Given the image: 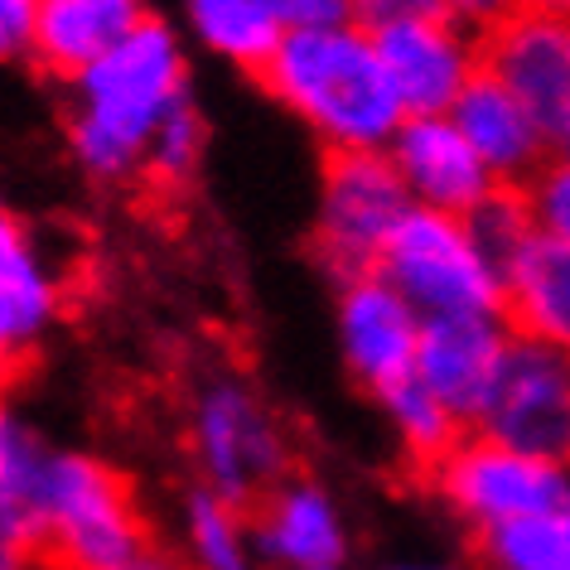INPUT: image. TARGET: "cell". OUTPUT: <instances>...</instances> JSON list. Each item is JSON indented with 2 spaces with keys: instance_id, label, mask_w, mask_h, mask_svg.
Returning <instances> with one entry per match:
<instances>
[{
  "instance_id": "1",
  "label": "cell",
  "mask_w": 570,
  "mask_h": 570,
  "mask_svg": "<svg viewBox=\"0 0 570 570\" xmlns=\"http://www.w3.org/2000/svg\"><path fill=\"white\" fill-rule=\"evenodd\" d=\"M189 49L184 35L165 20L140 30L97 59L88 73L68 82L63 140L73 165L92 184L146 179V155L169 121V111L189 102Z\"/></svg>"
},
{
  "instance_id": "2",
  "label": "cell",
  "mask_w": 570,
  "mask_h": 570,
  "mask_svg": "<svg viewBox=\"0 0 570 570\" xmlns=\"http://www.w3.org/2000/svg\"><path fill=\"white\" fill-rule=\"evenodd\" d=\"M266 97L291 111L324 155L387 150L402 131L406 107L396 97L377 39L363 24L291 30L256 73Z\"/></svg>"
},
{
  "instance_id": "3",
  "label": "cell",
  "mask_w": 570,
  "mask_h": 570,
  "mask_svg": "<svg viewBox=\"0 0 570 570\" xmlns=\"http://www.w3.org/2000/svg\"><path fill=\"white\" fill-rule=\"evenodd\" d=\"M184 445L198 483L242 508H256L295 474V435L285 416L252 377L227 367L194 387Z\"/></svg>"
},
{
  "instance_id": "4",
  "label": "cell",
  "mask_w": 570,
  "mask_h": 570,
  "mask_svg": "<svg viewBox=\"0 0 570 570\" xmlns=\"http://www.w3.org/2000/svg\"><path fill=\"white\" fill-rule=\"evenodd\" d=\"M150 547L131 479L102 454L53 450L35 522L39 570H117Z\"/></svg>"
},
{
  "instance_id": "5",
  "label": "cell",
  "mask_w": 570,
  "mask_h": 570,
  "mask_svg": "<svg viewBox=\"0 0 570 570\" xmlns=\"http://www.w3.org/2000/svg\"><path fill=\"white\" fill-rule=\"evenodd\" d=\"M425 489L469 537L493 527L527 522L541 512L570 508V464L541 460V454L512 450L503 440L469 431L445 460L425 469Z\"/></svg>"
},
{
  "instance_id": "6",
  "label": "cell",
  "mask_w": 570,
  "mask_h": 570,
  "mask_svg": "<svg viewBox=\"0 0 570 570\" xmlns=\"http://www.w3.org/2000/svg\"><path fill=\"white\" fill-rule=\"evenodd\" d=\"M416 208L387 150L324 155L309 252L334 281H353L382 266V252Z\"/></svg>"
},
{
  "instance_id": "7",
  "label": "cell",
  "mask_w": 570,
  "mask_h": 570,
  "mask_svg": "<svg viewBox=\"0 0 570 570\" xmlns=\"http://www.w3.org/2000/svg\"><path fill=\"white\" fill-rule=\"evenodd\" d=\"M377 271L416 305L421 320L503 315V271L454 213L411 208Z\"/></svg>"
},
{
  "instance_id": "8",
  "label": "cell",
  "mask_w": 570,
  "mask_h": 570,
  "mask_svg": "<svg viewBox=\"0 0 570 570\" xmlns=\"http://www.w3.org/2000/svg\"><path fill=\"white\" fill-rule=\"evenodd\" d=\"M474 431L512 450L570 464V353L522 334L512 338Z\"/></svg>"
},
{
  "instance_id": "9",
  "label": "cell",
  "mask_w": 570,
  "mask_h": 570,
  "mask_svg": "<svg viewBox=\"0 0 570 570\" xmlns=\"http://www.w3.org/2000/svg\"><path fill=\"white\" fill-rule=\"evenodd\" d=\"M421 334H425V320L382 271L338 281L334 344H338V358H344L348 377L358 382L373 402L382 392L402 387L406 377H416Z\"/></svg>"
},
{
  "instance_id": "10",
  "label": "cell",
  "mask_w": 570,
  "mask_h": 570,
  "mask_svg": "<svg viewBox=\"0 0 570 570\" xmlns=\"http://www.w3.org/2000/svg\"><path fill=\"white\" fill-rule=\"evenodd\" d=\"M483 63L522 97L551 155H570V20L518 10L483 35Z\"/></svg>"
},
{
  "instance_id": "11",
  "label": "cell",
  "mask_w": 570,
  "mask_h": 570,
  "mask_svg": "<svg viewBox=\"0 0 570 570\" xmlns=\"http://www.w3.org/2000/svg\"><path fill=\"white\" fill-rule=\"evenodd\" d=\"M68 315V276L35 223L0 218V358L10 373L35 363Z\"/></svg>"
},
{
  "instance_id": "12",
  "label": "cell",
  "mask_w": 570,
  "mask_h": 570,
  "mask_svg": "<svg viewBox=\"0 0 570 570\" xmlns=\"http://www.w3.org/2000/svg\"><path fill=\"white\" fill-rule=\"evenodd\" d=\"M406 117H450L483 73V35L450 16H421L373 35Z\"/></svg>"
},
{
  "instance_id": "13",
  "label": "cell",
  "mask_w": 570,
  "mask_h": 570,
  "mask_svg": "<svg viewBox=\"0 0 570 570\" xmlns=\"http://www.w3.org/2000/svg\"><path fill=\"white\" fill-rule=\"evenodd\" d=\"M508 315H464V320H425L416 382H425L469 431L479 425L483 406L493 396V382L512 348Z\"/></svg>"
},
{
  "instance_id": "14",
  "label": "cell",
  "mask_w": 570,
  "mask_h": 570,
  "mask_svg": "<svg viewBox=\"0 0 570 570\" xmlns=\"http://www.w3.org/2000/svg\"><path fill=\"white\" fill-rule=\"evenodd\" d=\"M252 532L266 570H334L348 561L344 503L309 474H291L252 508Z\"/></svg>"
},
{
  "instance_id": "15",
  "label": "cell",
  "mask_w": 570,
  "mask_h": 570,
  "mask_svg": "<svg viewBox=\"0 0 570 570\" xmlns=\"http://www.w3.org/2000/svg\"><path fill=\"white\" fill-rule=\"evenodd\" d=\"M387 155L416 208L469 218L493 189H503L464 140V131L454 126V117H406L402 131L392 136Z\"/></svg>"
},
{
  "instance_id": "16",
  "label": "cell",
  "mask_w": 570,
  "mask_h": 570,
  "mask_svg": "<svg viewBox=\"0 0 570 570\" xmlns=\"http://www.w3.org/2000/svg\"><path fill=\"white\" fill-rule=\"evenodd\" d=\"M150 20L146 0H39L30 63L53 82L82 78Z\"/></svg>"
},
{
  "instance_id": "17",
  "label": "cell",
  "mask_w": 570,
  "mask_h": 570,
  "mask_svg": "<svg viewBox=\"0 0 570 570\" xmlns=\"http://www.w3.org/2000/svg\"><path fill=\"white\" fill-rule=\"evenodd\" d=\"M450 117L503 189H522L541 169V160L551 155L532 121V111L522 107V97L512 92L489 63H483V73L464 88V97L454 102Z\"/></svg>"
},
{
  "instance_id": "18",
  "label": "cell",
  "mask_w": 570,
  "mask_h": 570,
  "mask_svg": "<svg viewBox=\"0 0 570 570\" xmlns=\"http://www.w3.org/2000/svg\"><path fill=\"white\" fill-rule=\"evenodd\" d=\"M503 315L512 334L570 353V247L537 237L503 271Z\"/></svg>"
},
{
  "instance_id": "19",
  "label": "cell",
  "mask_w": 570,
  "mask_h": 570,
  "mask_svg": "<svg viewBox=\"0 0 570 570\" xmlns=\"http://www.w3.org/2000/svg\"><path fill=\"white\" fill-rule=\"evenodd\" d=\"M184 35L208 59L256 78L276 53L285 30L276 10H271V0H184Z\"/></svg>"
},
{
  "instance_id": "20",
  "label": "cell",
  "mask_w": 570,
  "mask_h": 570,
  "mask_svg": "<svg viewBox=\"0 0 570 570\" xmlns=\"http://www.w3.org/2000/svg\"><path fill=\"white\" fill-rule=\"evenodd\" d=\"M179 556L194 570H266L252 532V508L194 483L179 503Z\"/></svg>"
},
{
  "instance_id": "21",
  "label": "cell",
  "mask_w": 570,
  "mask_h": 570,
  "mask_svg": "<svg viewBox=\"0 0 570 570\" xmlns=\"http://www.w3.org/2000/svg\"><path fill=\"white\" fill-rule=\"evenodd\" d=\"M377 406H382V421H387L396 450H402L411 460V469H421V474L435 460H445V454L469 435V425L416 377H406L402 387L382 392Z\"/></svg>"
},
{
  "instance_id": "22",
  "label": "cell",
  "mask_w": 570,
  "mask_h": 570,
  "mask_svg": "<svg viewBox=\"0 0 570 570\" xmlns=\"http://www.w3.org/2000/svg\"><path fill=\"white\" fill-rule=\"evenodd\" d=\"M479 570H570V508L474 537Z\"/></svg>"
},
{
  "instance_id": "23",
  "label": "cell",
  "mask_w": 570,
  "mask_h": 570,
  "mask_svg": "<svg viewBox=\"0 0 570 570\" xmlns=\"http://www.w3.org/2000/svg\"><path fill=\"white\" fill-rule=\"evenodd\" d=\"M204 146H208V121L189 97V102H179L169 111V121L160 126V136H155V146L146 155V184L150 189H165V194H179L184 184L198 175Z\"/></svg>"
},
{
  "instance_id": "24",
  "label": "cell",
  "mask_w": 570,
  "mask_h": 570,
  "mask_svg": "<svg viewBox=\"0 0 570 570\" xmlns=\"http://www.w3.org/2000/svg\"><path fill=\"white\" fill-rule=\"evenodd\" d=\"M464 223L498 271H508L537 242V223H532V213H527L522 189H493Z\"/></svg>"
},
{
  "instance_id": "25",
  "label": "cell",
  "mask_w": 570,
  "mask_h": 570,
  "mask_svg": "<svg viewBox=\"0 0 570 570\" xmlns=\"http://www.w3.org/2000/svg\"><path fill=\"white\" fill-rule=\"evenodd\" d=\"M522 198L537 223V237L570 247V155H547L537 175L522 184Z\"/></svg>"
},
{
  "instance_id": "26",
  "label": "cell",
  "mask_w": 570,
  "mask_h": 570,
  "mask_svg": "<svg viewBox=\"0 0 570 570\" xmlns=\"http://www.w3.org/2000/svg\"><path fill=\"white\" fill-rule=\"evenodd\" d=\"M281 30H330V24L353 20V0H271Z\"/></svg>"
},
{
  "instance_id": "27",
  "label": "cell",
  "mask_w": 570,
  "mask_h": 570,
  "mask_svg": "<svg viewBox=\"0 0 570 570\" xmlns=\"http://www.w3.org/2000/svg\"><path fill=\"white\" fill-rule=\"evenodd\" d=\"M421 16H445V10H440V0H353V24H363L367 35H382Z\"/></svg>"
},
{
  "instance_id": "28",
  "label": "cell",
  "mask_w": 570,
  "mask_h": 570,
  "mask_svg": "<svg viewBox=\"0 0 570 570\" xmlns=\"http://www.w3.org/2000/svg\"><path fill=\"white\" fill-rule=\"evenodd\" d=\"M35 24H39V0H0V49H6V59L30 63Z\"/></svg>"
},
{
  "instance_id": "29",
  "label": "cell",
  "mask_w": 570,
  "mask_h": 570,
  "mask_svg": "<svg viewBox=\"0 0 570 570\" xmlns=\"http://www.w3.org/2000/svg\"><path fill=\"white\" fill-rule=\"evenodd\" d=\"M440 10H445L450 20L469 24L474 35H489L508 16H518V0H440Z\"/></svg>"
},
{
  "instance_id": "30",
  "label": "cell",
  "mask_w": 570,
  "mask_h": 570,
  "mask_svg": "<svg viewBox=\"0 0 570 570\" xmlns=\"http://www.w3.org/2000/svg\"><path fill=\"white\" fill-rule=\"evenodd\" d=\"M117 570H194L189 561H184L179 551H165V547H146L140 556H131L126 566H117Z\"/></svg>"
},
{
  "instance_id": "31",
  "label": "cell",
  "mask_w": 570,
  "mask_h": 570,
  "mask_svg": "<svg viewBox=\"0 0 570 570\" xmlns=\"http://www.w3.org/2000/svg\"><path fill=\"white\" fill-rule=\"evenodd\" d=\"M518 10H537V16H561V20H570V0H518Z\"/></svg>"
},
{
  "instance_id": "32",
  "label": "cell",
  "mask_w": 570,
  "mask_h": 570,
  "mask_svg": "<svg viewBox=\"0 0 570 570\" xmlns=\"http://www.w3.org/2000/svg\"><path fill=\"white\" fill-rule=\"evenodd\" d=\"M377 570H464V566H454V561H387Z\"/></svg>"
},
{
  "instance_id": "33",
  "label": "cell",
  "mask_w": 570,
  "mask_h": 570,
  "mask_svg": "<svg viewBox=\"0 0 570 570\" xmlns=\"http://www.w3.org/2000/svg\"><path fill=\"white\" fill-rule=\"evenodd\" d=\"M334 570H344V566H334Z\"/></svg>"
}]
</instances>
